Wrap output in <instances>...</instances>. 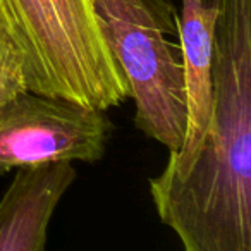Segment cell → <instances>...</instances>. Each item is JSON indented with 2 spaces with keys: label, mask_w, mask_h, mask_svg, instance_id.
I'll return each mask as SVG.
<instances>
[{
  "label": "cell",
  "mask_w": 251,
  "mask_h": 251,
  "mask_svg": "<svg viewBox=\"0 0 251 251\" xmlns=\"http://www.w3.org/2000/svg\"><path fill=\"white\" fill-rule=\"evenodd\" d=\"M213 114L181 177L150 193L184 251H251V0H213Z\"/></svg>",
  "instance_id": "obj_1"
},
{
  "label": "cell",
  "mask_w": 251,
  "mask_h": 251,
  "mask_svg": "<svg viewBox=\"0 0 251 251\" xmlns=\"http://www.w3.org/2000/svg\"><path fill=\"white\" fill-rule=\"evenodd\" d=\"M28 91L108 110L129 98L91 0H0Z\"/></svg>",
  "instance_id": "obj_2"
},
{
  "label": "cell",
  "mask_w": 251,
  "mask_h": 251,
  "mask_svg": "<svg viewBox=\"0 0 251 251\" xmlns=\"http://www.w3.org/2000/svg\"><path fill=\"white\" fill-rule=\"evenodd\" d=\"M103 38L134 100V124L179 151L186 133V91L177 18L171 0H91Z\"/></svg>",
  "instance_id": "obj_3"
},
{
  "label": "cell",
  "mask_w": 251,
  "mask_h": 251,
  "mask_svg": "<svg viewBox=\"0 0 251 251\" xmlns=\"http://www.w3.org/2000/svg\"><path fill=\"white\" fill-rule=\"evenodd\" d=\"M110 131L105 110L25 91L0 108V174L47 164L97 162Z\"/></svg>",
  "instance_id": "obj_4"
},
{
  "label": "cell",
  "mask_w": 251,
  "mask_h": 251,
  "mask_svg": "<svg viewBox=\"0 0 251 251\" xmlns=\"http://www.w3.org/2000/svg\"><path fill=\"white\" fill-rule=\"evenodd\" d=\"M215 4L205 0H182L177 35L182 55L186 91V133L179 151L169 153L165 177H181L188 172L210 127L213 114V26Z\"/></svg>",
  "instance_id": "obj_5"
},
{
  "label": "cell",
  "mask_w": 251,
  "mask_h": 251,
  "mask_svg": "<svg viewBox=\"0 0 251 251\" xmlns=\"http://www.w3.org/2000/svg\"><path fill=\"white\" fill-rule=\"evenodd\" d=\"M74 179L69 162L18 169L0 198V251H47L52 217Z\"/></svg>",
  "instance_id": "obj_6"
},
{
  "label": "cell",
  "mask_w": 251,
  "mask_h": 251,
  "mask_svg": "<svg viewBox=\"0 0 251 251\" xmlns=\"http://www.w3.org/2000/svg\"><path fill=\"white\" fill-rule=\"evenodd\" d=\"M25 91H28L25 59L0 18V108Z\"/></svg>",
  "instance_id": "obj_7"
}]
</instances>
